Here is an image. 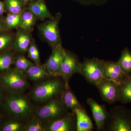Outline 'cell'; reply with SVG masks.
Here are the masks:
<instances>
[{
	"mask_svg": "<svg viewBox=\"0 0 131 131\" xmlns=\"http://www.w3.org/2000/svg\"><path fill=\"white\" fill-rule=\"evenodd\" d=\"M65 88L64 83H63L59 79H51L41 83L34 88L32 91V97L37 102H46L61 94Z\"/></svg>",
	"mask_w": 131,
	"mask_h": 131,
	"instance_id": "obj_1",
	"label": "cell"
},
{
	"mask_svg": "<svg viewBox=\"0 0 131 131\" xmlns=\"http://www.w3.org/2000/svg\"><path fill=\"white\" fill-rule=\"evenodd\" d=\"M104 62L96 58L85 59L82 63L80 74L89 82L96 86L103 80Z\"/></svg>",
	"mask_w": 131,
	"mask_h": 131,
	"instance_id": "obj_2",
	"label": "cell"
},
{
	"mask_svg": "<svg viewBox=\"0 0 131 131\" xmlns=\"http://www.w3.org/2000/svg\"><path fill=\"white\" fill-rule=\"evenodd\" d=\"M8 109L12 114L19 119L30 117L33 112L32 104L25 96L16 93L9 96L7 101Z\"/></svg>",
	"mask_w": 131,
	"mask_h": 131,
	"instance_id": "obj_3",
	"label": "cell"
},
{
	"mask_svg": "<svg viewBox=\"0 0 131 131\" xmlns=\"http://www.w3.org/2000/svg\"><path fill=\"white\" fill-rule=\"evenodd\" d=\"M108 118L110 120L109 130L131 131V110L123 107H116L108 114Z\"/></svg>",
	"mask_w": 131,
	"mask_h": 131,
	"instance_id": "obj_4",
	"label": "cell"
},
{
	"mask_svg": "<svg viewBox=\"0 0 131 131\" xmlns=\"http://www.w3.org/2000/svg\"><path fill=\"white\" fill-rule=\"evenodd\" d=\"M82 63L74 55L66 50L61 66L60 77L63 80L66 89L69 86L71 78L76 73L80 74Z\"/></svg>",
	"mask_w": 131,
	"mask_h": 131,
	"instance_id": "obj_5",
	"label": "cell"
},
{
	"mask_svg": "<svg viewBox=\"0 0 131 131\" xmlns=\"http://www.w3.org/2000/svg\"><path fill=\"white\" fill-rule=\"evenodd\" d=\"M24 73L15 68L2 76L1 81L7 89L20 93L25 90L28 86V82Z\"/></svg>",
	"mask_w": 131,
	"mask_h": 131,
	"instance_id": "obj_6",
	"label": "cell"
},
{
	"mask_svg": "<svg viewBox=\"0 0 131 131\" xmlns=\"http://www.w3.org/2000/svg\"><path fill=\"white\" fill-rule=\"evenodd\" d=\"M66 111L60 100L52 99L40 108L37 116L41 120L51 121L65 116Z\"/></svg>",
	"mask_w": 131,
	"mask_h": 131,
	"instance_id": "obj_7",
	"label": "cell"
},
{
	"mask_svg": "<svg viewBox=\"0 0 131 131\" xmlns=\"http://www.w3.org/2000/svg\"><path fill=\"white\" fill-rule=\"evenodd\" d=\"M61 15L58 14L55 18H52L39 27L41 35L53 47L61 43L59 29Z\"/></svg>",
	"mask_w": 131,
	"mask_h": 131,
	"instance_id": "obj_8",
	"label": "cell"
},
{
	"mask_svg": "<svg viewBox=\"0 0 131 131\" xmlns=\"http://www.w3.org/2000/svg\"><path fill=\"white\" fill-rule=\"evenodd\" d=\"M65 51L61 43L53 47L51 55L45 65L51 76L60 77L61 63Z\"/></svg>",
	"mask_w": 131,
	"mask_h": 131,
	"instance_id": "obj_9",
	"label": "cell"
},
{
	"mask_svg": "<svg viewBox=\"0 0 131 131\" xmlns=\"http://www.w3.org/2000/svg\"><path fill=\"white\" fill-rule=\"evenodd\" d=\"M119 84L103 79L96 86L103 100L109 104H112L118 101Z\"/></svg>",
	"mask_w": 131,
	"mask_h": 131,
	"instance_id": "obj_10",
	"label": "cell"
},
{
	"mask_svg": "<svg viewBox=\"0 0 131 131\" xmlns=\"http://www.w3.org/2000/svg\"><path fill=\"white\" fill-rule=\"evenodd\" d=\"M76 130V119L74 113L50 121L45 130L49 131H72Z\"/></svg>",
	"mask_w": 131,
	"mask_h": 131,
	"instance_id": "obj_11",
	"label": "cell"
},
{
	"mask_svg": "<svg viewBox=\"0 0 131 131\" xmlns=\"http://www.w3.org/2000/svg\"><path fill=\"white\" fill-rule=\"evenodd\" d=\"M103 79L110 80L120 84L127 75L123 72L118 62L105 61Z\"/></svg>",
	"mask_w": 131,
	"mask_h": 131,
	"instance_id": "obj_12",
	"label": "cell"
},
{
	"mask_svg": "<svg viewBox=\"0 0 131 131\" xmlns=\"http://www.w3.org/2000/svg\"><path fill=\"white\" fill-rule=\"evenodd\" d=\"M87 102L91 108L97 130H103L105 128L108 114L104 106L100 105L93 99L89 98Z\"/></svg>",
	"mask_w": 131,
	"mask_h": 131,
	"instance_id": "obj_13",
	"label": "cell"
},
{
	"mask_svg": "<svg viewBox=\"0 0 131 131\" xmlns=\"http://www.w3.org/2000/svg\"><path fill=\"white\" fill-rule=\"evenodd\" d=\"M76 119V130L91 131L94 129L93 125L86 111L82 108H77L73 112Z\"/></svg>",
	"mask_w": 131,
	"mask_h": 131,
	"instance_id": "obj_14",
	"label": "cell"
},
{
	"mask_svg": "<svg viewBox=\"0 0 131 131\" xmlns=\"http://www.w3.org/2000/svg\"><path fill=\"white\" fill-rule=\"evenodd\" d=\"M60 94V101L66 110H70L73 112L75 109L82 107L81 103L70 90V87L64 89Z\"/></svg>",
	"mask_w": 131,
	"mask_h": 131,
	"instance_id": "obj_15",
	"label": "cell"
},
{
	"mask_svg": "<svg viewBox=\"0 0 131 131\" xmlns=\"http://www.w3.org/2000/svg\"><path fill=\"white\" fill-rule=\"evenodd\" d=\"M28 10L40 19L52 18L43 0H37L31 2L28 6Z\"/></svg>",
	"mask_w": 131,
	"mask_h": 131,
	"instance_id": "obj_16",
	"label": "cell"
},
{
	"mask_svg": "<svg viewBox=\"0 0 131 131\" xmlns=\"http://www.w3.org/2000/svg\"><path fill=\"white\" fill-rule=\"evenodd\" d=\"M26 75L30 80L38 81L51 76L44 66L33 64L25 71Z\"/></svg>",
	"mask_w": 131,
	"mask_h": 131,
	"instance_id": "obj_17",
	"label": "cell"
},
{
	"mask_svg": "<svg viewBox=\"0 0 131 131\" xmlns=\"http://www.w3.org/2000/svg\"><path fill=\"white\" fill-rule=\"evenodd\" d=\"M118 101L125 103L131 102V76L127 75L119 84Z\"/></svg>",
	"mask_w": 131,
	"mask_h": 131,
	"instance_id": "obj_18",
	"label": "cell"
},
{
	"mask_svg": "<svg viewBox=\"0 0 131 131\" xmlns=\"http://www.w3.org/2000/svg\"><path fill=\"white\" fill-rule=\"evenodd\" d=\"M17 32L15 42V49L19 52L27 51L31 43L30 38L28 33L20 29Z\"/></svg>",
	"mask_w": 131,
	"mask_h": 131,
	"instance_id": "obj_19",
	"label": "cell"
},
{
	"mask_svg": "<svg viewBox=\"0 0 131 131\" xmlns=\"http://www.w3.org/2000/svg\"><path fill=\"white\" fill-rule=\"evenodd\" d=\"M36 18L37 17L29 11L21 13L19 28L27 32L31 31L35 25Z\"/></svg>",
	"mask_w": 131,
	"mask_h": 131,
	"instance_id": "obj_20",
	"label": "cell"
},
{
	"mask_svg": "<svg viewBox=\"0 0 131 131\" xmlns=\"http://www.w3.org/2000/svg\"><path fill=\"white\" fill-rule=\"evenodd\" d=\"M118 62L125 74H131V52L129 49L126 48L123 50Z\"/></svg>",
	"mask_w": 131,
	"mask_h": 131,
	"instance_id": "obj_21",
	"label": "cell"
},
{
	"mask_svg": "<svg viewBox=\"0 0 131 131\" xmlns=\"http://www.w3.org/2000/svg\"><path fill=\"white\" fill-rule=\"evenodd\" d=\"M21 13L20 14H8L5 21V25L8 29L19 27L21 21Z\"/></svg>",
	"mask_w": 131,
	"mask_h": 131,
	"instance_id": "obj_22",
	"label": "cell"
},
{
	"mask_svg": "<svg viewBox=\"0 0 131 131\" xmlns=\"http://www.w3.org/2000/svg\"><path fill=\"white\" fill-rule=\"evenodd\" d=\"M6 8L10 13H21L23 7V2L21 0H5Z\"/></svg>",
	"mask_w": 131,
	"mask_h": 131,
	"instance_id": "obj_23",
	"label": "cell"
},
{
	"mask_svg": "<svg viewBox=\"0 0 131 131\" xmlns=\"http://www.w3.org/2000/svg\"><path fill=\"white\" fill-rule=\"evenodd\" d=\"M14 40V36L11 34L0 32V51L6 50L13 44Z\"/></svg>",
	"mask_w": 131,
	"mask_h": 131,
	"instance_id": "obj_24",
	"label": "cell"
},
{
	"mask_svg": "<svg viewBox=\"0 0 131 131\" xmlns=\"http://www.w3.org/2000/svg\"><path fill=\"white\" fill-rule=\"evenodd\" d=\"M15 64L17 69L24 73L34 64L24 56H19L15 59Z\"/></svg>",
	"mask_w": 131,
	"mask_h": 131,
	"instance_id": "obj_25",
	"label": "cell"
},
{
	"mask_svg": "<svg viewBox=\"0 0 131 131\" xmlns=\"http://www.w3.org/2000/svg\"><path fill=\"white\" fill-rule=\"evenodd\" d=\"M27 51L28 57L34 62L35 64L40 65L39 52L37 45L34 41L32 42H31L27 50Z\"/></svg>",
	"mask_w": 131,
	"mask_h": 131,
	"instance_id": "obj_26",
	"label": "cell"
},
{
	"mask_svg": "<svg viewBox=\"0 0 131 131\" xmlns=\"http://www.w3.org/2000/svg\"><path fill=\"white\" fill-rule=\"evenodd\" d=\"M24 129L26 131H43L45 130V127H44L41 120L37 117L28 122Z\"/></svg>",
	"mask_w": 131,
	"mask_h": 131,
	"instance_id": "obj_27",
	"label": "cell"
},
{
	"mask_svg": "<svg viewBox=\"0 0 131 131\" xmlns=\"http://www.w3.org/2000/svg\"><path fill=\"white\" fill-rule=\"evenodd\" d=\"M13 62V56L10 53L6 52L0 54V71L8 69Z\"/></svg>",
	"mask_w": 131,
	"mask_h": 131,
	"instance_id": "obj_28",
	"label": "cell"
},
{
	"mask_svg": "<svg viewBox=\"0 0 131 131\" xmlns=\"http://www.w3.org/2000/svg\"><path fill=\"white\" fill-rule=\"evenodd\" d=\"M24 129L23 125L20 122H12L5 125L2 129L3 131H20Z\"/></svg>",
	"mask_w": 131,
	"mask_h": 131,
	"instance_id": "obj_29",
	"label": "cell"
},
{
	"mask_svg": "<svg viewBox=\"0 0 131 131\" xmlns=\"http://www.w3.org/2000/svg\"><path fill=\"white\" fill-rule=\"evenodd\" d=\"M82 3L86 4H102L108 0H79Z\"/></svg>",
	"mask_w": 131,
	"mask_h": 131,
	"instance_id": "obj_30",
	"label": "cell"
},
{
	"mask_svg": "<svg viewBox=\"0 0 131 131\" xmlns=\"http://www.w3.org/2000/svg\"><path fill=\"white\" fill-rule=\"evenodd\" d=\"M6 9L5 2H3L0 1V16L2 15L4 13Z\"/></svg>",
	"mask_w": 131,
	"mask_h": 131,
	"instance_id": "obj_31",
	"label": "cell"
},
{
	"mask_svg": "<svg viewBox=\"0 0 131 131\" xmlns=\"http://www.w3.org/2000/svg\"><path fill=\"white\" fill-rule=\"evenodd\" d=\"M6 28L5 25V21L4 22L0 19V32L4 31Z\"/></svg>",
	"mask_w": 131,
	"mask_h": 131,
	"instance_id": "obj_32",
	"label": "cell"
},
{
	"mask_svg": "<svg viewBox=\"0 0 131 131\" xmlns=\"http://www.w3.org/2000/svg\"><path fill=\"white\" fill-rule=\"evenodd\" d=\"M21 1H22L23 2L27 3L31 1H33V0H21Z\"/></svg>",
	"mask_w": 131,
	"mask_h": 131,
	"instance_id": "obj_33",
	"label": "cell"
},
{
	"mask_svg": "<svg viewBox=\"0 0 131 131\" xmlns=\"http://www.w3.org/2000/svg\"><path fill=\"white\" fill-rule=\"evenodd\" d=\"M1 91H0V103H1Z\"/></svg>",
	"mask_w": 131,
	"mask_h": 131,
	"instance_id": "obj_34",
	"label": "cell"
},
{
	"mask_svg": "<svg viewBox=\"0 0 131 131\" xmlns=\"http://www.w3.org/2000/svg\"><path fill=\"white\" fill-rule=\"evenodd\" d=\"M130 76H131V74H130Z\"/></svg>",
	"mask_w": 131,
	"mask_h": 131,
	"instance_id": "obj_35",
	"label": "cell"
}]
</instances>
